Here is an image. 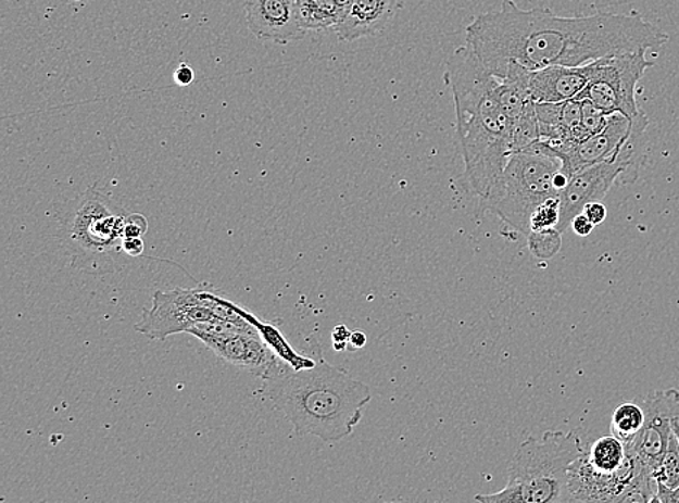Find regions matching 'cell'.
I'll return each mask as SVG.
<instances>
[{
  "label": "cell",
  "instance_id": "cell-1",
  "mask_svg": "<svg viewBox=\"0 0 679 503\" xmlns=\"http://www.w3.org/2000/svg\"><path fill=\"white\" fill-rule=\"evenodd\" d=\"M465 37L499 79L511 63L529 71L578 67L629 51L659 50L669 41L667 34L639 15L559 16L548 8L520 10L513 0L476 16Z\"/></svg>",
  "mask_w": 679,
  "mask_h": 503
},
{
  "label": "cell",
  "instance_id": "cell-2",
  "mask_svg": "<svg viewBox=\"0 0 679 503\" xmlns=\"http://www.w3.org/2000/svg\"><path fill=\"white\" fill-rule=\"evenodd\" d=\"M445 84L454 97L465 177L473 192L485 199L511 159L513 121L495 98L498 77L468 42L448 59Z\"/></svg>",
  "mask_w": 679,
  "mask_h": 503
},
{
  "label": "cell",
  "instance_id": "cell-3",
  "mask_svg": "<svg viewBox=\"0 0 679 503\" xmlns=\"http://www.w3.org/2000/svg\"><path fill=\"white\" fill-rule=\"evenodd\" d=\"M315 350L316 366L306 370L296 372L280 360L264 377L265 393L293 425L294 433L332 444L352 436L372 402V390L326 362L316 341Z\"/></svg>",
  "mask_w": 679,
  "mask_h": 503
},
{
  "label": "cell",
  "instance_id": "cell-4",
  "mask_svg": "<svg viewBox=\"0 0 679 503\" xmlns=\"http://www.w3.org/2000/svg\"><path fill=\"white\" fill-rule=\"evenodd\" d=\"M586 451L578 431H548L542 438L530 436L512 460L507 485L499 492L480 493L474 499L481 503L569 502V467Z\"/></svg>",
  "mask_w": 679,
  "mask_h": 503
},
{
  "label": "cell",
  "instance_id": "cell-5",
  "mask_svg": "<svg viewBox=\"0 0 679 503\" xmlns=\"http://www.w3.org/2000/svg\"><path fill=\"white\" fill-rule=\"evenodd\" d=\"M128 212L98 189L70 202L59 215V238L76 271L109 275L128 263L124 228Z\"/></svg>",
  "mask_w": 679,
  "mask_h": 503
},
{
  "label": "cell",
  "instance_id": "cell-6",
  "mask_svg": "<svg viewBox=\"0 0 679 503\" xmlns=\"http://www.w3.org/2000/svg\"><path fill=\"white\" fill-rule=\"evenodd\" d=\"M561 167L563 162L552 155L528 151L512 154L498 184L481 199L482 205L507 227L528 236L533 212L548 199L559 197L554 177Z\"/></svg>",
  "mask_w": 679,
  "mask_h": 503
},
{
  "label": "cell",
  "instance_id": "cell-7",
  "mask_svg": "<svg viewBox=\"0 0 679 503\" xmlns=\"http://www.w3.org/2000/svg\"><path fill=\"white\" fill-rule=\"evenodd\" d=\"M219 290L211 285L194 289L156 290L150 310H143L135 329L150 340L164 341L176 334L187 332L200 324L224 323L216 315L221 305Z\"/></svg>",
  "mask_w": 679,
  "mask_h": 503
},
{
  "label": "cell",
  "instance_id": "cell-8",
  "mask_svg": "<svg viewBox=\"0 0 679 503\" xmlns=\"http://www.w3.org/2000/svg\"><path fill=\"white\" fill-rule=\"evenodd\" d=\"M652 66L646 50L595 60L593 76L576 99H589L608 116L624 114L633 120L641 114L637 102L639 80Z\"/></svg>",
  "mask_w": 679,
  "mask_h": 503
},
{
  "label": "cell",
  "instance_id": "cell-9",
  "mask_svg": "<svg viewBox=\"0 0 679 503\" xmlns=\"http://www.w3.org/2000/svg\"><path fill=\"white\" fill-rule=\"evenodd\" d=\"M187 334L199 338L217 357L232 366L247 368L252 375L263 379L281 360L273 353L259 334L216 329L209 324H200L189 329Z\"/></svg>",
  "mask_w": 679,
  "mask_h": 503
},
{
  "label": "cell",
  "instance_id": "cell-10",
  "mask_svg": "<svg viewBox=\"0 0 679 503\" xmlns=\"http://www.w3.org/2000/svg\"><path fill=\"white\" fill-rule=\"evenodd\" d=\"M628 449V462L620 471L603 475L591 467L586 453L571 464L568 473L569 502L621 503L630 486L645 468V464L632 449Z\"/></svg>",
  "mask_w": 679,
  "mask_h": 503
},
{
  "label": "cell",
  "instance_id": "cell-11",
  "mask_svg": "<svg viewBox=\"0 0 679 503\" xmlns=\"http://www.w3.org/2000/svg\"><path fill=\"white\" fill-rule=\"evenodd\" d=\"M642 407L645 425L633 444L626 447L632 449L642 463L654 471L663 462L674 436L672 420L679 416V390H652L642 399Z\"/></svg>",
  "mask_w": 679,
  "mask_h": 503
},
{
  "label": "cell",
  "instance_id": "cell-12",
  "mask_svg": "<svg viewBox=\"0 0 679 503\" xmlns=\"http://www.w3.org/2000/svg\"><path fill=\"white\" fill-rule=\"evenodd\" d=\"M633 133V120L624 114L608 116L606 128L561 153L563 171L569 177L587 167L615 159Z\"/></svg>",
  "mask_w": 679,
  "mask_h": 503
},
{
  "label": "cell",
  "instance_id": "cell-13",
  "mask_svg": "<svg viewBox=\"0 0 679 503\" xmlns=\"http://www.w3.org/2000/svg\"><path fill=\"white\" fill-rule=\"evenodd\" d=\"M246 20L259 40L286 46L306 36L296 0H246Z\"/></svg>",
  "mask_w": 679,
  "mask_h": 503
},
{
  "label": "cell",
  "instance_id": "cell-14",
  "mask_svg": "<svg viewBox=\"0 0 679 503\" xmlns=\"http://www.w3.org/2000/svg\"><path fill=\"white\" fill-rule=\"evenodd\" d=\"M594 62L586 66H551L530 71L529 92L535 102H565L578 98L593 76Z\"/></svg>",
  "mask_w": 679,
  "mask_h": 503
},
{
  "label": "cell",
  "instance_id": "cell-15",
  "mask_svg": "<svg viewBox=\"0 0 679 503\" xmlns=\"http://www.w3.org/2000/svg\"><path fill=\"white\" fill-rule=\"evenodd\" d=\"M404 0H352L350 11L335 28L341 41H356L385 32L399 12Z\"/></svg>",
  "mask_w": 679,
  "mask_h": 503
},
{
  "label": "cell",
  "instance_id": "cell-16",
  "mask_svg": "<svg viewBox=\"0 0 679 503\" xmlns=\"http://www.w3.org/2000/svg\"><path fill=\"white\" fill-rule=\"evenodd\" d=\"M656 485L655 502L679 503V442L674 432L663 462L652 471Z\"/></svg>",
  "mask_w": 679,
  "mask_h": 503
},
{
  "label": "cell",
  "instance_id": "cell-17",
  "mask_svg": "<svg viewBox=\"0 0 679 503\" xmlns=\"http://www.w3.org/2000/svg\"><path fill=\"white\" fill-rule=\"evenodd\" d=\"M586 457L591 467L603 475L620 471L628 462V449L624 441L613 436H604L587 447Z\"/></svg>",
  "mask_w": 679,
  "mask_h": 503
},
{
  "label": "cell",
  "instance_id": "cell-18",
  "mask_svg": "<svg viewBox=\"0 0 679 503\" xmlns=\"http://www.w3.org/2000/svg\"><path fill=\"white\" fill-rule=\"evenodd\" d=\"M296 5L304 32H326L341 23L342 12L337 0H296Z\"/></svg>",
  "mask_w": 679,
  "mask_h": 503
},
{
  "label": "cell",
  "instance_id": "cell-19",
  "mask_svg": "<svg viewBox=\"0 0 679 503\" xmlns=\"http://www.w3.org/2000/svg\"><path fill=\"white\" fill-rule=\"evenodd\" d=\"M645 425V411L638 403L626 402L613 412L611 431L626 445L633 444Z\"/></svg>",
  "mask_w": 679,
  "mask_h": 503
},
{
  "label": "cell",
  "instance_id": "cell-20",
  "mask_svg": "<svg viewBox=\"0 0 679 503\" xmlns=\"http://www.w3.org/2000/svg\"><path fill=\"white\" fill-rule=\"evenodd\" d=\"M539 140H541V131H539V120L535 111V102H532L525 114L513 124L512 154L529 149Z\"/></svg>",
  "mask_w": 679,
  "mask_h": 503
},
{
  "label": "cell",
  "instance_id": "cell-21",
  "mask_svg": "<svg viewBox=\"0 0 679 503\" xmlns=\"http://www.w3.org/2000/svg\"><path fill=\"white\" fill-rule=\"evenodd\" d=\"M528 246L530 253L537 259L550 260L558 254L563 246V234L558 229H548V231L529 232Z\"/></svg>",
  "mask_w": 679,
  "mask_h": 503
},
{
  "label": "cell",
  "instance_id": "cell-22",
  "mask_svg": "<svg viewBox=\"0 0 679 503\" xmlns=\"http://www.w3.org/2000/svg\"><path fill=\"white\" fill-rule=\"evenodd\" d=\"M561 202L559 197L548 199L543 202L533 215L530 216L529 232L548 231V229H556L559 223Z\"/></svg>",
  "mask_w": 679,
  "mask_h": 503
},
{
  "label": "cell",
  "instance_id": "cell-23",
  "mask_svg": "<svg viewBox=\"0 0 679 503\" xmlns=\"http://www.w3.org/2000/svg\"><path fill=\"white\" fill-rule=\"evenodd\" d=\"M582 115L581 127L591 137L594 134L602 133L608 123V115L604 114L599 106H595L589 99H580Z\"/></svg>",
  "mask_w": 679,
  "mask_h": 503
},
{
  "label": "cell",
  "instance_id": "cell-24",
  "mask_svg": "<svg viewBox=\"0 0 679 503\" xmlns=\"http://www.w3.org/2000/svg\"><path fill=\"white\" fill-rule=\"evenodd\" d=\"M148 231V221L142 214H128L125 219V237H143Z\"/></svg>",
  "mask_w": 679,
  "mask_h": 503
},
{
  "label": "cell",
  "instance_id": "cell-25",
  "mask_svg": "<svg viewBox=\"0 0 679 503\" xmlns=\"http://www.w3.org/2000/svg\"><path fill=\"white\" fill-rule=\"evenodd\" d=\"M582 214L587 216L595 225H602L607 218V208L603 202H591L582 210Z\"/></svg>",
  "mask_w": 679,
  "mask_h": 503
},
{
  "label": "cell",
  "instance_id": "cell-26",
  "mask_svg": "<svg viewBox=\"0 0 679 503\" xmlns=\"http://www.w3.org/2000/svg\"><path fill=\"white\" fill-rule=\"evenodd\" d=\"M351 334L352 331L348 329L347 325H337L332 331L334 350L338 351V353H343V351L348 350Z\"/></svg>",
  "mask_w": 679,
  "mask_h": 503
},
{
  "label": "cell",
  "instance_id": "cell-27",
  "mask_svg": "<svg viewBox=\"0 0 679 503\" xmlns=\"http://www.w3.org/2000/svg\"><path fill=\"white\" fill-rule=\"evenodd\" d=\"M122 247H124L125 254L128 255L129 259L141 257L143 249H146L142 237H125Z\"/></svg>",
  "mask_w": 679,
  "mask_h": 503
},
{
  "label": "cell",
  "instance_id": "cell-28",
  "mask_svg": "<svg viewBox=\"0 0 679 503\" xmlns=\"http://www.w3.org/2000/svg\"><path fill=\"white\" fill-rule=\"evenodd\" d=\"M573 231L580 237H589L595 225L584 214L577 215L571 223Z\"/></svg>",
  "mask_w": 679,
  "mask_h": 503
},
{
  "label": "cell",
  "instance_id": "cell-29",
  "mask_svg": "<svg viewBox=\"0 0 679 503\" xmlns=\"http://www.w3.org/2000/svg\"><path fill=\"white\" fill-rule=\"evenodd\" d=\"M174 80L177 85L189 86L194 80V72L186 63L180 64L177 71L174 72Z\"/></svg>",
  "mask_w": 679,
  "mask_h": 503
},
{
  "label": "cell",
  "instance_id": "cell-30",
  "mask_svg": "<svg viewBox=\"0 0 679 503\" xmlns=\"http://www.w3.org/2000/svg\"><path fill=\"white\" fill-rule=\"evenodd\" d=\"M367 345V336L363 331H352L348 350L356 351Z\"/></svg>",
  "mask_w": 679,
  "mask_h": 503
},
{
  "label": "cell",
  "instance_id": "cell-31",
  "mask_svg": "<svg viewBox=\"0 0 679 503\" xmlns=\"http://www.w3.org/2000/svg\"><path fill=\"white\" fill-rule=\"evenodd\" d=\"M339 10L342 12V18L345 16L347 12L350 11L352 5V0H337ZM342 21V20H341Z\"/></svg>",
  "mask_w": 679,
  "mask_h": 503
},
{
  "label": "cell",
  "instance_id": "cell-32",
  "mask_svg": "<svg viewBox=\"0 0 679 503\" xmlns=\"http://www.w3.org/2000/svg\"><path fill=\"white\" fill-rule=\"evenodd\" d=\"M672 428H674V432H676V436L679 442V416H677V418L672 420Z\"/></svg>",
  "mask_w": 679,
  "mask_h": 503
}]
</instances>
